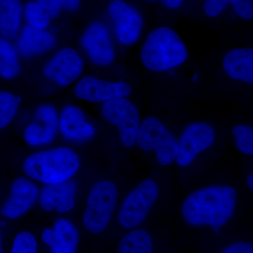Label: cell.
<instances>
[{"label":"cell","instance_id":"cell-1","mask_svg":"<svg viewBox=\"0 0 253 253\" xmlns=\"http://www.w3.org/2000/svg\"><path fill=\"white\" fill-rule=\"evenodd\" d=\"M239 193L234 186L214 184L189 193L181 205V216L186 225L208 228L219 233L234 219Z\"/></svg>","mask_w":253,"mask_h":253},{"label":"cell","instance_id":"cell-2","mask_svg":"<svg viewBox=\"0 0 253 253\" xmlns=\"http://www.w3.org/2000/svg\"><path fill=\"white\" fill-rule=\"evenodd\" d=\"M81 166L80 155L72 146L51 145L28 155L22 172L39 186L56 185L74 181Z\"/></svg>","mask_w":253,"mask_h":253},{"label":"cell","instance_id":"cell-3","mask_svg":"<svg viewBox=\"0 0 253 253\" xmlns=\"http://www.w3.org/2000/svg\"><path fill=\"white\" fill-rule=\"evenodd\" d=\"M189 58V49L179 33L166 26L151 30L145 37L139 51L143 67L154 73L175 71Z\"/></svg>","mask_w":253,"mask_h":253},{"label":"cell","instance_id":"cell-4","mask_svg":"<svg viewBox=\"0 0 253 253\" xmlns=\"http://www.w3.org/2000/svg\"><path fill=\"white\" fill-rule=\"evenodd\" d=\"M119 188L111 179H100L89 188L82 214V224L89 234L99 235L111 225L120 204Z\"/></svg>","mask_w":253,"mask_h":253},{"label":"cell","instance_id":"cell-5","mask_svg":"<svg viewBox=\"0 0 253 253\" xmlns=\"http://www.w3.org/2000/svg\"><path fill=\"white\" fill-rule=\"evenodd\" d=\"M161 195L157 181L147 178L129 191L120 201L116 219L126 230L142 227Z\"/></svg>","mask_w":253,"mask_h":253},{"label":"cell","instance_id":"cell-6","mask_svg":"<svg viewBox=\"0 0 253 253\" xmlns=\"http://www.w3.org/2000/svg\"><path fill=\"white\" fill-rule=\"evenodd\" d=\"M135 146L144 153L154 154L159 166L168 167L176 163L177 137L161 118L155 116L142 118Z\"/></svg>","mask_w":253,"mask_h":253},{"label":"cell","instance_id":"cell-7","mask_svg":"<svg viewBox=\"0 0 253 253\" xmlns=\"http://www.w3.org/2000/svg\"><path fill=\"white\" fill-rule=\"evenodd\" d=\"M103 120L116 128L121 144L126 148L135 146L142 118L137 105L129 98H121L101 105Z\"/></svg>","mask_w":253,"mask_h":253},{"label":"cell","instance_id":"cell-8","mask_svg":"<svg viewBox=\"0 0 253 253\" xmlns=\"http://www.w3.org/2000/svg\"><path fill=\"white\" fill-rule=\"evenodd\" d=\"M113 38L123 47H131L140 41L145 21L139 10L126 0H111L107 8Z\"/></svg>","mask_w":253,"mask_h":253},{"label":"cell","instance_id":"cell-9","mask_svg":"<svg viewBox=\"0 0 253 253\" xmlns=\"http://www.w3.org/2000/svg\"><path fill=\"white\" fill-rule=\"evenodd\" d=\"M116 43L111 29L101 21L91 23L80 38L82 54L97 68L112 66L116 57Z\"/></svg>","mask_w":253,"mask_h":253},{"label":"cell","instance_id":"cell-10","mask_svg":"<svg viewBox=\"0 0 253 253\" xmlns=\"http://www.w3.org/2000/svg\"><path fill=\"white\" fill-rule=\"evenodd\" d=\"M217 139V131L211 123L204 121L189 123L178 141L176 163L181 168L192 166L199 156L211 149Z\"/></svg>","mask_w":253,"mask_h":253},{"label":"cell","instance_id":"cell-11","mask_svg":"<svg viewBox=\"0 0 253 253\" xmlns=\"http://www.w3.org/2000/svg\"><path fill=\"white\" fill-rule=\"evenodd\" d=\"M85 59L78 49L71 46L55 51L43 66V75L58 87L73 86L84 75Z\"/></svg>","mask_w":253,"mask_h":253},{"label":"cell","instance_id":"cell-12","mask_svg":"<svg viewBox=\"0 0 253 253\" xmlns=\"http://www.w3.org/2000/svg\"><path fill=\"white\" fill-rule=\"evenodd\" d=\"M73 95L79 101L91 104H103L112 100L129 98L132 86L122 80H108L83 75L73 85Z\"/></svg>","mask_w":253,"mask_h":253},{"label":"cell","instance_id":"cell-13","mask_svg":"<svg viewBox=\"0 0 253 253\" xmlns=\"http://www.w3.org/2000/svg\"><path fill=\"white\" fill-rule=\"evenodd\" d=\"M59 110L54 105L44 103L37 106L23 127L25 144L36 150L54 144L59 136Z\"/></svg>","mask_w":253,"mask_h":253},{"label":"cell","instance_id":"cell-14","mask_svg":"<svg viewBox=\"0 0 253 253\" xmlns=\"http://www.w3.org/2000/svg\"><path fill=\"white\" fill-rule=\"evenodd\" d=\"M96 133V126L81 106L69 104L59 110V136L68 145L86 144Z\"/></svg>","mask_w":253,"mask_h":253},{"label":"cell","instance_id":"cell-15","mask_svg":"<svg viewBox=\"0 0 253 253\" xmlns=\"http://www.w3.org/2000/svg\"><path fill=\"white\" fill-rule=\"evenodd\" d=\"M41 186L27 176L16 178L11 183L9 194L0 208L4 219L17 220L26 216L38 204Z\"/></svg>","mask_w":253,"mask_h":253},{"label":"cell","instance_id":"cell-16","mask_svg":"<svg viewBox=\"0 0 253 253\" xmlns=\"http://www.w3.org/2000/svg\"><path fill=\"white\" fill-rule=\"evenodd\" d=\"M41 239L49 253H77L81 234L75 223L63 216L42 231Z\"/></svg>","mask_w":253,"mask_h":253},{"label":"cell","instance_id":"cell-17","mask_svg":"<svg viewBox=\"0 0 253 253\" xmlns=\"http://www.w3.org/2000/svg\"><path fill=\"white\" fill-rule=\"evenodd\" d=\"M78 186L74 181L41 186L38 205L42 211L67 215L76 207Z\"/></svg>","mask_w":253,"mask_h":253},{"label":"cell","instance_id":"cell-18","mask_svg":"<svg viewBox=\"0 0 253 253\" xmlns=\"http://www.w3.org/2000/svg\"><path fill=\"white\" fill-rule=\"evenodd\" d=\"M14 41L21 57L26 59L49 54L57 45V38L52 31L26 26H23Z\"/></svg>","mask_w":253,"mask_h":253},{"label":"cell","instance_id":"cell-19","mask_svg":"<svg viewBox=\"0 0 253 253\" xmlns=\"http://www.w3.org/2000/svg\"><path fill=\"white\" fill-rule=\"evenodd\" d=\"M221 68L231 81L253 85V47L242 46L229 50L221 60Z\"/></svg>","mask_w":253,"mask_h":253},{"label":"cell","instance_id":"cell-20","mask_svg":"<svg viewBox=\"0 0 253 253\" xmlns=\"http://www.w3.org/2000/svg\"><path fill=\"white\" fill-rule=\"evenodd\" d=\"M21 0H0V36L14 41L23 22Z\"/></svg>","mask_w":253,"mask_h":253},{"label":"cell","instance_id":"cell-21","mask_svg":"<svg viewBox=\"0 0 253 253\" xmlns=\"http://www.w3.org/2000/svg\"><path fill=\"white\" fill-rule=\"evenodd\" d=\"M116 253H154L152 236L142 227L127 230L118 241Z\"/></svg>","mask_w":253,"mask_h":253},{"label":"cell","instance_id":"cell-22","mask_svg":"<svg viewBox=\"0 0 253 253\" xmlns=\"http://www.w3.org/2000/svg\"><path fill=\"white\" fill-rule=\"evenodd\" d=\"M21 56L11 40L0 36V78L15 79L21 72Z\"/></svg>","mask_w":253,"mask_h":253},{"label":"cell","instance_id":"cell-23","mask_svg":"<svg viewBox=\"0 0 253 253\" xmlns=\"http://www.w3.org/2000/svg\"><path fill=\"white\" fill-rule=\"evenodd\" d=\"M21 99L9 91H0V131L11 124L19 113Z\"/></svg>","mask_w":253,"mask_h":253},{"label":"cell","instance_id":"cell-24","mask_svg":"<svg viewBox=\"0 0 253 253\" xmlns=\"http://www.w3.org/2000/svg\"><path fill=\"white\" fill-rule=\"evenodd\" d=\"M52 20L42 9L36 0L30 1L23 6L25 26L38 30L49 29Z\"/></svg>","mask_w":253,"mask_h":253},{"label":"cell","instance_id":"cell-25","mask_svg":"<svg viewBox=\"0 0 253 253\" xmlns=\"http://www.w3.org/2000/svg\"><path fill=\"white\" fill-rule=\"evenodd\" d=\"M231 134L238 152L244 156H253V127L246 123H239L233 126Z\"/></svg>","mask_w":253,"mask_h":253},{"label":"cell","instance_id":"cell-26","mask_svg":"<svg viewBox=\"0 0 253 253\" xmlns=\"http://www.w3.org/2000/svg\"><path fill=\"white\" fill-rule=\"evenodd\" d=\"M9 253H38L36 236L29 231H21L14 236Z\"/></svg>","mask_w":253,"mask_h":253},{"label":"cell","instance_id":"cell-27","mask_svg":"<svg viewBox=\"0 0 253 253\" xmlns=\"http://www.w3.org/2000/svg\"><path fill=\"white\" fill-rule=\"evenodd\" d=\"M228 4L226 0H205L203 9L208 17H219L225 11Z\"/></svg>","mask_w":253,"mask_h":253},{"label":"cell","instance_id":"cell-28","mask_svg":"<svg viewBox=\"0 0 253 253\" xmlns=\"http://www.w3.org/2000/svg\"><path fill=\"white\" fill-rule=\"evenodd\" d=\"M231 6L236 16L241 19L244 21H251L253 19V0H236Z\"/></svg>","mask_w":253,"mask_h":253},{"label":"cell","instance_id":"cell-29","mask_svg":"<svg viewBox=\"0 0 253 253\" xmlns=\"http://www.w3.org/2000/svg\"><path fill=\"white\" fill-rule=\"evenodd\" d=\"M36 1L51 20L57 17L63 10L56 0H36Z\"/></svg>","mask_w":253,"mask_h":253},{"label":"cell","instance_id":"cell-30","mask_svg":"<svg viewBox=\"0 0 253 253\" xmlns=\"http://www.w3.org/2000/svg\"><path fill=\"white\" fill-rule=\"evenodd\" d=\"M219 253H253V246L247 241H236L226 246Z\"/></svg>","mask_w":253,"mask_h":253},{"label":"cell","instance_id":"cell-31","mask_svg":"<svg viewBox=\"0 0 253 253\" xmlns=\"http://www.w3.org/2000/svg\"><path fill=\"white\" fill-rule=\"evenodd\" d=\"M62 9L76 11L81 6V0H56Z\"/></svg>","mask_w":253,"mask_h":253},{"label":"cell","instance_id":"cell-32","mask_svg":"<svg viewBox=\"0 0 253 253\" xmlns=\"http://www.w3.org/2000/svg\"><path fill=\"white\" fill-rule=\"evenodd\" d=\"M163 6L168 9L175 10L182 6L184 0H160Z\"/></svg>","mask_w":253,"mask_h":253},{"label":"cell","instance_id":"cell-33","mask_svg":"<svg viewBox=\"0 0 253 253\" xmlns=\"http://www.w3.org/2000/svg\"><path fill=\"white\" fill-rule=\"evenodd\" d=\"M246 184L250 191H253V172H251L246 178Z\"/></svg>","mask_w":253,"mask_h":253},{"label":"cell","instance_id":"cell-34","mask_svg":"<svg viewBox=\"0 0 253 253\" xmlns=\"http://www.w3.org/2000/svg\"><path fill=\"white\" fill-rule=\"evenodd\" d=\"M200 76L199 73H194L193 76H191V81L194 82V83H198L199 81Z\"/></svg>","mask_w":253,"mask_h":253},{"label":"cell","instance_id":"cell-35","mask_svg":"<svg viewBox=\"0 0 253 253\" xmlns=\"http://www.w3.org/2000/svg\"><path fill=\"white\" fill-rule=\"evenodd\" d=\"M2 229L1 225L0 224V249H2Z\"/></svg>","mask_w":253,"mask_h":253},{"label":"cell","instance_id":"cell-36","mask_svg":"<svg viewBox=\"0 0 253 253\" xmlns=\"http://www.w3.org/2000/svg\"><path fill=\"white\" fill-rule=\"evenodd\" d=\"M236 0H226V1H227V4L228 5H231L233 4V3L234 2V1H235Z\"/></svg>","mask_w":253,"mask_h":253},{"label":"cell","instance_id":"cell-37","mask_svg":"<svg viewBox=\"0 0 253 253\" xmlns=\"http://www.w3.org/2000/svg\"><path fill=\"white\" fill-rule=\"evenodd\" d=\"M146 1L149 2H156V1H160V0H146Z\"/></svg>","mask_w":253,"mask_h":253},{"label":"cell","instance_id":"cell-38","mask_svg":"<svg viewBox=\"0 0 253 253\" xmlns=\"http://www.w3.org/2000/svg\"><path fill=\"white\" fill-rule=\"evenodd\" d=\"M0 253H4V251H3L2 249H0Z\"/></svg>","mask_w":253,"mask_h":253}]
</instances>
